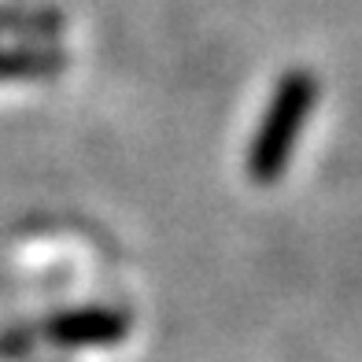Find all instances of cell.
Returning <instances> with one entry per match:
<instances>
[{
	"label": "cell",
	"instance_id": "6da1fadb",
	"mask_svg": "<svg viewBox=\"0 0 362 362\" xmlns=\"http://www.w3.org/2000/svg\"><path fill=\"white\" fill-rule=\"evenodd\" d=\"M310 100V81L307 78H292L285 93H281V100H277V119L274 126L267 129V137L259 141V156H255V167L259 174H274L277 170V163L285 159V144H288V122H296L303 115Z\"/></svg>",
	"mask_w": 362,
	"mask_h": 362
}]
</instances>
